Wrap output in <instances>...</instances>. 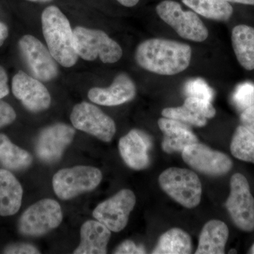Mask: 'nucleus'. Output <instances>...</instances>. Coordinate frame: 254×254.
<instances>
[{"label": "nucleus", "mask_w": 254, "mask_h": 254, "mask_svg": "<svg viewBox=\"0 0 254 254\" xmlns=\"http://www.w3.org/2000/svg\"><path fill=\"white\" fill-rule=\"evenodd\" d=\"M6 254H38L41 253L34 246L28 243H14L5 247Z\"/></svg>", "instance_id": "nucleus-30"}, {"label": "nucleus", "mask_w": 254, "mask_h": 254, "mask_svg": "<svg viewBox=\"0 0 254 254\" xmlns=\"http://www.w3.org/2000/svg\"><path fill=\"white\" fill-rule=\"evenodd\" d=\"M191 55V48L185 43L163 38H151L138 45L135 60L146 71L173 76L189 67Z\"/></svg>", "instance_id": "nucleus-1"}, {"label": "nucleus", "mask_w": 254, "mask_h": 254, "mask_svg": "<svg viewBox=\"0 0 254 254\" xmlns=\"http://www.w3.org/2000/svg\"><path fill=\"white\" fill-rule=\"evenodd\" d=\"M240 121L242 126L254 134V105L242 111Z\"/></svg>", "instance_id": "nucleus-33"}, {"label": "nucleus", "mask_w": 254, "mask_h": 254, "mask_svg": "<svg viewBox=\"0 0 254 254\" xmlns=\"http://www.w3.org/2000/svg\"><path fill=\"white\" fill-rule=\"evenodd\" d=\"M111 231L101 222L88 220L81 227V242L74 254H105Z\"/></svg>", "instance_id": "nucleus-18"}, {"label": "nucleus", "mask_w": 254, "mask_h": 254, "mask_svg": "<svg viewBox=\"0 0 254 254\" xmlns=\"http://www.w3.org/2000/svg\"><path fill=\"white\" fill-rule=\"evenodd\" d=\"M28 1H34V2H48V1H53V0H28Z\"/></svg>", "instance_id": "nucleus-38"}, {"label": "nucleus", "mask_w": 254, "mask_h": 254, "mask_svg": "<svg viewBox=\"0 0 254 254\" xmlns=\"http://www.w3.org/2000/svg\"><path fill=\"white\" fill-rule=\"evenodd\" d=\"M16 118L14 108L6 102L0 100V128L14 123Z\"/></svg>", "instance_id": "nucleus-31"}, {"label": "nucleus", "mask_w": 254, "mask_h": 254, "mask_svg": "<svg viewBox=\"0 0 254 254\" xmlns=\"http://www.w3.org/2000/svg\"><path fill=\"white\" fill-rule=\"evenodd\" d=\"M70 120L74 128L106 143L111 141L116 133V125L113 119L87 102L73 107Z\"/></svg>", "instance_id": "nucleus-10"}, {"label": "nucleus", "mask_w": 254, "mask_h": 254, "mask_svg": "<svg viewBox=\"0 0 254 254\" xmlns=\"http://www.w3.org/2000/svg\"><path fill=\"white\" fill-rule=\"evenodd\" d=\"M9 93L8 86V76L2 66H0V99L4 98Z\"/></svg>", "instance_id": "nucleus-34"}, {"label": "nucleus", "mask_w": 254, "mask_h": 254, "mask_svg": "<svg viewBox=\"0 0 254 254\" xmlns=\"http://www.w3.org/2000/svg\"><path fill=\"white\" fill-rule=\"evenodd\" d=\"M43 33L48 50L57 63L71 67L78 60L73 44V33L67 17L58 6L52 5L41 16Z\"/></svg>", "instance_id": "nucleus-2"}, {"label": "nucleus", "mask_w": 254, "mask_h": 254, "mask_svg": "<svg viewBox=\"0 0 254 254\" xmlns=\"http://www.w3.org/2000/svg\"><path fill=\"white\" fill-rule=\"evenodd\" d=\"M184 105L200 114L207 120L214 118L216 114L215 108L211 104V102L209 100L194 97H187Z\"/></svg>", "instance_id": "nucleus-29"}, {"label": "nucleus", "mask_w": 254, "mask_h": 254, "mask_svg": "<svg viewBox=\"0 0 254 254\" xmlns=\"http://www.w3.org/2000/svg\"><path fill=\"white\" fill-rule=\"evenodd\" d=\"M23 188L9 170L0 169V215L11 216L21 208Z\"/></svg>", "instance_id": "nucleus-19"}, {"label": "nucleus", "mask_w": 254, "mask_h": 254, "mask_svg": "<svg viewBox=\"0 0 254 254\" xmlns=\"http://www.w3.org/2000/svg\"><path fill=\"white\" fill-rule=\"evenodd\" d=\"M136 95L134 82L128 75L121 73L115 78L108 88H91L88 91L89 100L103 106H117L131 101Z\"/></svg>", "instance_id": "nucleus-16"}, {"label": "nucleus", "mask_w": 254, "mask_h": 254, "mask_svg": "<svg viewBox=\"0 0 254 254\" xmlns=\"http://www.w3.org/2000/svg\"><path fill=\"white\" fill-rule=\"evenodd\" d=\"M164 118L177 120L190 126L203 127L207 124V119L194 110L183 105L176 108H167L162 111Z\"/></svg>", "instance_id": "nucleus-26"}, {"label": "nucleus", "mask_w": 254, "mask_h": 254, "mask_svg": "<svg viewBox=\"0 0 254 254\" xmlns=\"http://www.w3.org/2000/svg\"><path fill=\"white\" fill-rule=\"evenodd\" d=\"M250 254H254V244L252 246V248H251Z\"/></svg>", "instance_id": "nucleus-39"}, {"label": "nucleus", "mask_w": 254, "mask_h": 254, "mask_svg": "<svg viewBox=\"0 0 254 254\" xmlns=\"http://www.w3.org/2000/svg\"><path fill=\"white\" fill-rule=\"evenodd\" d=\"M159 128L163 133L162 148L168 154L180 153L187 146L198 142L190 125L166 118L159 119Z\"/></svg>", "instance_id": "nucleus-17"}, {"label": "nucleus", "mask_w": 254, "mask_h": 254, "mask_svg": "<svg viewBox=\"0 0 254 254\" xmlns=\"http://www.w3.org/2000/svg\"><path fill=\"white\" fill-rule=\"evenodd\" d=\"M117 1L127 7H132V6H136L139 0H117Z\"/></svg>", "instance_id": "nucleus-36"}, {"label": "nucleus", "mask_w": 254, "mask_h": 254, "mask_svg": "<svg viewBox=\"0 0 254 254\" xmlns=\"http://www.w3.org/2000/svg\"><path fill=\"white\" fill-rule=\"evenodd\" d=\"M33 163V157L26 150L14 144L6 135L0 133V164L7 170H26Z\"/></svg>", "instance_id": "nucleus-23"}, {"label": "nucleus", "mask_w": 254, "mask_h": 254, "mask_svg": "<svg viewBox=\"0 0 254 254\" xmlns=\"http://www.w3.org/2000/svg\"><path fill=\"white\" fill-rule=\"evenodd\" d=\"M232 44L237 59L245 69H254V28L238 25L232 32Z\"/></svg>", "instance_id": "nucleus-21"}, {"label": "nucleus", "mask_w": 254, "mask_h": 254, "mask_svg": "<svg viewBox=\"0 0 254 254\" xmlns=\"http://www.w3.org/2000/svg\"><path fill=\"white\" fill-rule=\"evenodd\" d=\"M63 219L59 203L46 198L36 202L25 210L18 221V231L24 236H43L59 226Z\"/></svg>", "instance_id": "nucleus-7"}, {"label": "nucleus", "mask_w": 254, "mask_h": 254, "mask_svg": "<svg viewBox=\"0 0 254 254\" xmlns=\"http://www.w3.org/2000/svg\"><path fill=\"white\" fill-rule=\"evenodd\" d=\"M185 91L187 97H194L210 102L215 95L213 90L208 83L200 78H193L187 82L185 86Z\"/></svg>", "instance_id": "nucleus-27"}, {"label": "nucleus", "mask_w": 254, "mask_h": 254, "mask_svg": "<svg viewBox=\"0 0 254 254\" xmlns=\"http://www.w3.org/2000/svg\"><path fill=\"white\" fill-rule=\"evenodd\" d=\"M157 14L171 26L179 36L193 42L208 38V28L193 11H185L181 4L173 0H164L156 6Z\"/></svg>", "instance_id": "nucleus-6"}, {"label": "nucleus", "mask_w": 254, "mask_h": 254, "mask_svg": "<svg viewBox=\"0 0 254 254\" xmlns=\"http://www.w3.org/2000/svg\"><path fill=\"white\" fill-rule=\"evenodd\" d=\"M232 221L245 232L254 230V198L247 178L235 173L230 180V193L225 204Z\"/></svg>", "instance_id": "nucleus-8"}, {"label": "nucleus", "mask_w": 254, "mask_h": 254, "mask_svg": "<svg viewBox=\"0 0 254 254\" xmlns=\"http://www.w3.org/2000/svg\"><path fill=\"white\" fill-rule=\"evenodd\" d=\"M229 237L225 222L212 220L205 224L199 236L195 254H223Z\"/></svg>", "instance_id": "nucleus-20"}, {"label": "nucleus", "mask_w": 254, "mask_h": 254, "mask_svg": "<svg viewBox=\"0 0 254 254\" xmlns=\"http://www.w3.org/2000/svg\"><path fill=\"white\" fill-rule=\"evenodd\" d=\"M158 182L164 192L185 208H193L199 205L201 182L191 170L176 167L167 169L160 174Z\"/></svg>", "instance_id": "nucleus-4"}, {"label": "nucleus", "mask_w": 254, "mask_h": 254, "mask_svg": "<svg viewBox=\"0 0 254 254\" xmlns=\"http://www.w3.org/2000/svg\"><path fill=\"white\" fill-rule=\"evenodd\" d=\"M75 133L73 127L64 123L55 124L43 128L36 139L37 157L45 163H56L73 141Z\"/></svg>", "instance_id": "nucleus-13"}, {"label": "nucleus", "mask_w": 254, "mask_h": 254, "mask_svg": "<svg viewBox=\"0 0 254 254\" xmlns=\"http://www.w3.org/2000/svg\"><path fill=\"white\" fill-rule=\"evenodd\" d=\"M182 157L195 171L210 177L223 176L233 166L228 155L198 142L187 146L182 152Z\"/></svg>", "instance_id": "nucleus-11"}, {"label": "nucleus", "mask_w": 254, "mask_h": 254, "mask_svg": "<svg viewBox=\"0 0 254 254\" xmlns=\"http://www.w3.org/2000/svg\"><path fill=\"white\" fill-rule=\"evenodd\" d=\"M103 178L99 169L91 166L64 168L55 174L53 187L55 194L62 200H70L94 190Z\"/></svg>", "instance_id": "nucleus-5"}, {"label": "nucleus", "mask_w": 254, "mask_h": 254, "mask_svg": "<svg viewBox=\"0 0 254 254\" xmlns=\"http://www.w3.org/2000/svg\"><path fill=\"white\" fill-rule=\"evenodd\" d=\"M191 253V238L187 232L180 228H172L163 234L152 252L153 254Z\"/></svg>", "instance_id": "nucleus-22"}, {"label": "nucleus", "mask_w": 254, "mask_h": 254, "mask_svg": "<svg viewBox=\"0 0 254 254\" xmlns=\"http://www.w3.org/2000/svg\"><path fill=\"white\" fill-rule=\"evenodd\" d=\"M182 2L197 14L215 21H228L233 14L231 4L224 0H182Z\"/></svg>", "instance_id": "nucleus-24"}, {"label": "nucleus", "mask_w": 254, "mask_h": 254, "mask_svg": "<svg viewBox=\"0 0 254 254\" xmlns=\"http://www.w3.org/2000/svg\"><path fill=\"white\" fill-rule=\"evenodd\" d=\"M135 205L134 193L129 190H122L111 198L100 203L93 210V215L110 231L119 232L126 227Z\"/></svg>", "instance_id": "nucleus-12"}, {"label": "nucleus", "mask_w": 254, "mask_h": 254, "mask_svg": "<svg viewBox=\"0 0 254 254\" xmlns=\"http://www.w3.org/2000/svg\"><path fill=\"white\" fill-rule=\"evenodd\" d=\"M237 251L235 250H230V252H229V254H237Z\"/></svg>", "instance_id": "nucleus-40"}, {"label": "nucleus", "mask_w": 254, "mask_h": 254, "mask_svg": "<svg viewBox=\"0 0 254 254\" xmlns=\"http://www.w3.org/2000/svg\"><path fill=\"white\" fill-rule=\"evenodd\" d=\"M231 153L235 158L254 164V134L244 126H239L232 136Z\"/></svg>", "instance_id": "nucleus-25"}, {"label": "nucleus", "mask_w": 254, "mask_h": 254, "mask_svg": "<svg viewBox=\"0 0 254 254\" xmlns=\"http://www.w3.org/2000/svg\"><path fill=\"white\" fill-rule=\"evenodd\" d=\"M18 48L33 77L48 82L58 76L59 68L57 61L39 40L31 35H25L18 41Z\"/></svg>", "instance_id": "nucleus-9"}, {"label": "nucleus", "mask_w": 254, "mask_h": 254, "mask_svg": "<svg viewBox=\"0 0 254 254\" xmlns=\"http://www.w3.org/2000/svg\"><path fill=\"white\" fill-rule=\"evenodd\" d=\"M8 36H9V29L5 23L0 22V47L4 44Z\"/></svg>", "instance_id": "nucleus-35"}, {"label": "nucleus", "mask_w": 254, "mask_h": 254, "mask_svg": "<svg viewBox=\"0 0 254 254\" xmlns=\"http://www.w3.org/2000/svg\"><path fill=\"white\" fill-rule=\"evenodd\" d=\"M233 101L242 111L254 105V84L250 82L242 83L237 87L233 94Z\"/></svg>", "instance_id": "nucleus-28"}, {"label": "nucleus", "mask_w": 254, "mask_h": 254, "mask_svg": "<svg viewBox=\"0 0 254 254\" xmlns=\"http://www.w3.org/2000/svg\"><path fill=\"white\" fill-rule=\"evenodd\" d=\"M73 44L78 56L86 61L99 58L103 63H117L123 51L104 31L77 26L73 30Z\"/></svg>", "instance_id": "nucleus-3"}, {"label": "nucleus", "mask_w": 254, "mask_h": 254, "mask_svg": "<svg viewBox=\"0 0 254 254\" xmlns=\"http://www.w3.org/2000/svg\"><path fill=\"white\" fill-rule=\"evenodd\" d=\"M119 151L124 162L134 170H145L149 166L151 138L144 131L132 129L119 141Z\"/></svg>", "instance_id": "nucleus-15"}, {"label": "nucleus", "mask_w": 254, "mask_h": 254, "mask_svg": "<svg viewBox=\"0 0 254 254\" xmlns=\"http://www.w3.org/2000/svg\"><path fill=\"white\" fill-rule=\"evenodd\" d=\"M115 254H145L144 247L136 245L133 241L126 240L122 242L113 252Z\"/></svg>", "instance_id": "nucleus-32"}, {"label": "nucleus", "mask_w": 254, "mask_h": 254, "mask_svg": "<svg viewBox=\"0 0 254 254\" xmlns=\"http://www.w3.org/2000/svg\"><path fill=\"white\" fill-rule=\"evenodd\" d=\"M227 2L239 3L247 5H254V0H224Z\"/></svg>", "instance_id": "nucleus-37"}, {"label": "nucleus", "mask_w": 254, "mask_h": 254, "mask_svg": "<svg viewBox=\"0 0 254 254\" xmlns=\"http://www.w3.org/2000/svg\"><path fill=\"white\" fill-rule=\"evenodd\" d=\"M12 93L24 108L32 113L45 111L51 105L48 88L40 80L19 71L13 77Z\"/></svg>", "instance_id": "nucleus-14"}]
</instances>
